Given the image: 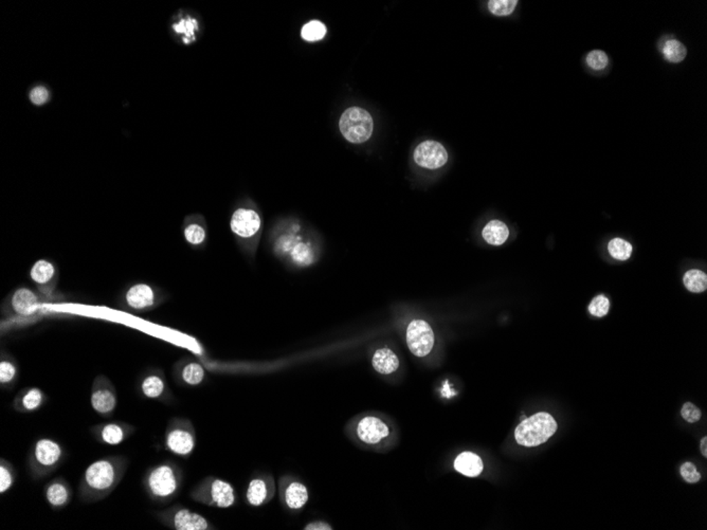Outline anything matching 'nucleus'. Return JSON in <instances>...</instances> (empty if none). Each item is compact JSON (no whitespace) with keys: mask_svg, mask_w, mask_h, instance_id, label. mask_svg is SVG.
<instances>
[{"mask_svg":"<svg viewBox=\"0 0 707 530\" xmlns=\"http://www.w3.org/2000/svg\"><path fill=\"white\" fill-rule=\"evenodd\" d=\"M129 459L124 457H104L88 466L78 485V499L83 503H97L112 495L124 478Z\"/></svg>","mask_w":707,"mask_h":530,"instance_id":"1","label":"nucleus"},{"mask_svg":"<svg viewBox=\"0 0 707 530\" xmlns=\"http://www.w3.org/2000/svg\"><path fill=\"white\" fill-rule=\"evenodd\" d=\"M63 296H44L38 290L19 287L1 303V330L15 328L38 321L44 315L42 305L59 302Z\"/></svg>","mask_w":707,"mask_h":530,"instance_id":"2","label":"nucleus"},{"mask_svg":"<svg viewBox=\"0 0 707 530\" xmlns=\"http://www.w3.org/2000/svg\"><path fill=\"white\" fill-rule=\"evenodd\" d=\"M184 474L173 462H163L146 471L143 487L148 498L159 504L175 499L182 489Z\"/></svg>","mask_w":707,"mask_h":530,"instance_id":"3","label":"nucleus"},{"mask_svg":"<svg viewBox=\"0 0 707 530\" xmlns=\"http://www.w3.org/2000/svg\"><path fill=\"white\" fill-rule=\"evenodd\" d=\"M65 459V450L51 438H40L32 447L28 457V469L34 480L46 478L54 472Z\"/></svg>","mask_w":707,"mask_h":530,"instance_id":"4","label":"nucleus"},{"mask_svg":"<svg viewBox=\"0 0 707 530\" xmlns=\"http://www.w3.org/2000/svg\"><path fill=\"white\" fill-rule=\"evenodd\" d=\"M190 498L196 503L220 510H227L237 504L234 487L216 476L203 478L190 491Z\"/></svg>","mask_w":707,"mask_h":530,"instance_id":"5","label":"nucleus"},{"mask_svg":"<svg viewBox=\"0 0 707 530\" xmlns=\"http://www.w3.org/2000/svg\"><path fill=\"white\" fill-rule=\"evenodd\" d=\"M557 423L551 414L537 413L524 419L515 431V438L520 446L538 447L545 444L557 431Z\"/></svg>","mask_w":707,"mask_h":530,"instance_id":"6","label":"nucleus"},{"mask_svg":"<svg viewBox=\"0 0 707 530\" xmlns=\"http://www.w3.org/2000/svg\"><path fill=\"white\" fill-rule=\"evenodd\" d=\"M165 447L172 454L189 457L196 447V431L188 418H172L165 433Z\"/></svg>","mask_w":707,"mask_h":530,"instance_id":"7","label":"nucleus"},{"mask_svg":"<svg viewBox=\"0 0 707 530\" xmlns=\"http://www.w3.org/2000/svg\"><path fill=\"white\" fill-rule=\"evenodd\" d=\"M161 292L154 286L146 283H135L123 291L120 306L127 313H145L153 311L162 303Z\"/></svg>","mask_w":707,"mask_h":530,"instance_id":"8","label":"nucleus"},{"mask_svg":"<svg viewBox=\"0 0 707 530\" xmlns=\"http://www.w3.org/2000/svg\"><path fill=\"white\" fill-rule=\"evenodd\" d=\"M161 524L174 530H213L207 518L182 505H174L155 514Z\"/></svg>","mask_w":707,"mask_h":530,"instance_id":"9","label":"nucleus"},{"mask_svg":"<svg viewBox=\"0 0 707 530\" xmlns=\"http://www.w3.org/2000/svg\"><path fill=\"white\" fill-rule=\"evenodd\" d=\"M339 127L347 141L360 144L371 138L374 128L373 119L367 110L351 107L343 112Z\"/></svg>","mask_w":707,"mask_h":530,"instance_id":"10","label":"nucleus"},{"mask_svg":"<svg viewBox=\"0 0 707 530\" xmlns=\"http://www.w3.org/2000/svg\"><path fill=\"white\" fill-rule=\"evenodd\" d=\"M278 493L284 510L292 514L300 512L309 503V493L307 485L290 474H285L279 478Z\"/></svg>","mask_w":707,"mask_h":530,"instance_id":"11","label":"nucleus"},{"mask_svg":"<svg viewBox=\"0 0 707 530\" xmlns=\"http://www.w3.org/2000/svg\"><path fill=\"white\" fill-rule=\"evenodd\" d=\"M353 430L355 438L359 442L369 447L380 446L391 436L388 423L374 415H365L359 418Z\"/></svg>","mask_w":707,"mask_h":530,"instance_id":"12","label":"nucleus"},{"mask_svg":"<svg viewBox=\"0 0 707 530\" xmlns=\"http://www.w3.org/2000/svg\"><path fill=\"white\" fill-rule=\"evenodd\" d=\"M90 404L95 413L104 417L112 416L118 406L116 387L104 375H99L93 380Z\"/></svg>","mask_w":707,"mask_h":530,"instance_id":"13","label":"nucleus"},{"mask_svg":"<svg viewBox=\"0 0 707 530\" xmlns=\"http://www.w3.org/2000/svg\"><path fill=\"white\" fill-rule=\"evenodd\" d=\"M29 277L35 285L36 290L44 296H57V288L59 281V271L51 260L42 258L36 260L29 271Z\"/></svg>","mask_w":707,"mask_h":530,"instance_id":"14","label":"nucleus"},{"mask_svg":"<svg viewBox=\"0 0 707 530\" xmlns=\"http://www.w3.org/2000/svg\"><path fill=\"white\" fill-rule=\"evenodd\" d=\"M434 332L424 320H413L408 325L407 344L410 351L418 358H424L434 347Z\"/></svg>","mask_w":707,"mask_h":530,"instance_id":"15","label":"nucleus"},{"mask_svg":"<svg viewBox=\"0 0 707 530\" xmlns=\"http://www.w3.org/2000/svg\"><path fill=\"white\" fill-rule=\"evenodd\" d=\"M277 491V483L273 474H260L248 483L246 502L250 507H262L273 501Z\"/></svg>","mask_w":707,"mask_h":530,"instance_id":"16","label":"nucleus"},{"mask_svg":"<svg viewBox=\"0 0 707 530\" xmlns=\"http://www.w3.org/2000/svg\"><path fill=\"white\" fill-rule=\"evenodd\" d=\"M413 158L416 164L424 169H437L447 163L448 152L439 142L427 140L415 148Z\"/></svg>","mask_w":707,"mask_h":530,"instance_id":"17","label":"nucleus"},{"mask_svg":"<svg viewBox=\"0 0 707 530\" xmlns=\"http://www.w3.org/2000/svg\"><path fill=\"white\" fill-rule=\"evenodd\" d=\"M135 432L133 426L121 421L100 423L91 428L93 438L103 445L118 446L124 442Z\"/></svg>","mask_w":707,"mask_h":530,"instance_id":"18","label":"nucleus"},{"mask_svg":"<svg viewBox=\"0 0 707 530\" xmlns=\"http://www.w3.org/2000/svg\"><path fill=\"white\" fill-rule=\"evenodd\" d=\"M230 226L237 236L244 239H251L260 230V215L254 210L241 207L233 213Z\"/></svg>","mask_w":707,"mask_h":530,"instance_id":"19","label":"nucleus"},{"mask_svg":"<svg viewBox=\"0 0 707 530\" xmlns=\"http://www.w3.org/2000/svg\"><path fill=\"white\" fill-rule=\"evenodd\" d=\"M140 391L148 399L169 402L171 398V392L160 371H153L144 375L140 381Z\"/></svg>","mask_w":707,"mask_h":530,"instance_id":"20","label":"nucleus"},{"mask_svg":"<svg viewBox=\"0 0 707 530\" xmlns=\"http://www.w3.org/2000/svg\"><path fill=\"white\" fill-rule=\"evenodd\" d=\"M44 498L53 510H61L71 501L72 491L70 485L65 478H54L44 487Z\"/></svg>","mask_w":707,"mask_h":530,"instance_id":"21","label":"nucleus"},{"mask_svg":"<svg viewBox=\"0 0 707 530\" xmlns=\"http://www.w3.org/2000/svg\"><path fill=\"white\" fill-rule=\"evenodd\" d=\"M47 397L44 391L38 387H28L19 392L18 395L13 400V408L20 413H32L40 410Z\"/></svg>","mask_w":707,"mask_h":530,"instance_id":"22","label":"nucleus"},{"mask_svg":"<svg viewBox=\"0 0 707 530\" xmlns=\"http://www.w3.org/2000/svg\"><path fill=\"white\" fill-rule=\"evenodd\" d=\"M372 366L378 374L388 376L398 370L399 359L394 351L384 347L374 353L372 357Z\"/></svg>","mask_w":707,"mask_h":530,"instance_id":"23","label":"nucleus"},{"mask_svg":"<svg viewBox=\"0 0 707 530\" xmlns=\"http://www.w3.org/2000/svg\"><path fill=\"white\" fill-rule=\"evenodd\" d=\"M456 471L468 478H475L483 471V462L481 457L473 452H463L454 461Z\"/></svg>","mask_w":707,"mask_h":530,"instance_id":"24","label":"nucleus"},{"mask_svg":"<svg viewBox=\"0 0 707 530\" xmlns=\"http://www.w3.org/2000/svg\"><path fill=\"white\" fill-rule=\"evenodd\" d=\"M177 376L180 379V383H184V385H189V387H197L205 381V368L198 362L190 360V361L184 362L179 366Z\"/></svg>","mask_w":707,"mask_h":530,"instance_id":"25","label":"nucleus"},{"mask_svg":"<svg viewBox=\"0 0 707 530\" xmlns=\"http://www.w3.org/2000/svg\"><path fill=\"white\" fill-rule=\"evenodd\" d=\"M18 378V364L10 354L2 351L0 357V385L2 389H10Z\"/></svg>","mask_w":707,"mask_h":530,"instance_id":"26","label":"nucleus"},{"mask_svg":"<svg viewBox=\"0 0 707 530\" xmlns=\"http://www.w3.org/2000/svg\"><path fill=\"white\" fill-rule=\"evenodd\" d=\"M482 235L489 245L501 246L509 239V230L500 220H492L484 227Z\"/></svg>","mask_w":707,"mask_h":530,"instance_id":"27","label":"nucleus"},{"mask_svg":"<svg viewBox=\"0 0 707 530\" xmlns=\"http://www.w3.org/2000/svg\"><path fill=\"white\" fill-rule=\"evenodd\" d=\"M292 262L300 267L311 266L315 262V253L309 243L299 241L290 253Z\"/></svg>","mask_w":707,"mask_h":530,"instance_id":"28","label":"nucleus"},{"mask_svg":"<svg viewBox=\"0 0 707 530\" xmlns=\"http://www.w3.org/2000/svg\"><path fill=\"white\" fill-rule=\"evenodd\" d=\"M685 287L691 292L700 294L706 291L707 288V277L706 273L700 270H691L685 273L683 277Z\"/></svg>","mask_w":707,"mask_h":530,"instance_id":"29","label":"nucleus"},{"mask_svg":"<svg viewBox=\"0 0 707 530\" xmlns=\"http://www.w3.org/2000/svg\"><path fill=\"white\" fill-rule=\"evenodd\" d=\"M16 481V471L12 464L4 459H0V493H8Z\"/></svg>","mask_w":707,"mask_h":530,"instance_id":"30","label":"nucleus"},{"mask_svg":"<svg viewBox=\"0 0 707 530\" xmlns=\"http://www.w3.org/2000/svg\"><path fill=\"white\" fill-rule=\"evenodd\" d=\"M687 50L682 42L677 40H670L663 47L664 57L672 63H680L687 57Z\"/></svg>","mask_w":707,"mask_h":530,"instance_id":"31","label":"nucleus"},{"mask_svg":"<svg viewBox=\"0 0 707 530\" xmlns=\"http://www.w3.org/2000/svg\"><path fill=\"white\" fill-rule=\"evenodd\" d=\"M609 253L615 260H626L632 253V246L622 239H614L609 243Z\"/></svg>","mask_w":707,"mask_h":530,"instance_id":"32","label":"nucleus"},{"mask_svg":"<svg viewBox=\"0 0 707 530\" xmlns=\"http://www.w3.org/2000/svg\"><path fill=\"white\" fill-rule=\"evenodd\" d=\"M326 27L319 20H311L303 27L302 37L307 42H317L326 36Z\"/></svg>","mask_w":707,"mask_h":530,"instance_id":"33","label":"nucleus"},{"mask_svg":"<svg viewBox=\"0 0 707 530\" xmlns=\"http://www.w3.org/2000/svg\"><path fill=\"white\" fill-rule=\"evenodd\" d=\"M517 4V0H490L488 8L497 16H506L515 11Z\"/></svg>","mask_w":707,"mask_h":530,"instance_id":"34","label":"nucleus"},{"mask_svg":"<svg viewBox=\"0 0 707 530\" xmlns=\"http://www.w3.org/2000/svg\"><path fill=\"white\" fill-rule=\"evenodd\" d=\"M184 239L192 246H201L206 241V230L198 224H190L184 229Z\"/></svg>","mask_w":707,"mask_h":530,"instance_id":"35","label":"nucleus"},{"mask_svg":"<svg viewBox=\"0 0 707 530\" xmlns=\"http://www.w3.org/2000/svg\"><path fill=\"white\" fill-rule=\"evenodd\" d=\"M609 309H610V302L604 296H598L594 298L589 306L590 313L598 318H602L608 315Z\"/></svg>","mask_w":707,"mask_h":530,"instance_id":"36","label":"nucleus"},{"mask_svg":"<svg viewBox=\"0 0 707 530\" xmlns=\"http://www.w3.org/2000/svg\"><path fill=\"white\" fill-rule=\"evenodd\" d=\"M609 59L606 53L602 50H594L588 54L587 64L594 70H602L608 66Z\"/></svg>","mask_w":707,"mask_h":530,"instance_id":"37","label":"nucleus"},{"mask_svg":"<svg viewBox=\"0 0 707 530\" xmlns=\"http://www.w3.org/2000/svg\"><path fill=\"white\" fill-rule=\"evenodd\" d=\"M680 472L683 480L685 482L689 483V484H695V483H698L701 480V474L698 472L697 467L693 463H689V462L681 466Z\"/></svg>","mask_w":707,"mask_h":530,"instance_id":"38","label":"nucleus"},{"mask_svg":"<svg viewBox=\"0 0 707 530\" xmlns=\"http://www.w3.org/2000/svg\"><path fill=\"white\" fill-rule=\"evenodd\" d=\"M298 239L296 236H292V235H285V236H282L279 241L275 243V251L280 255H285V254H290L292 251V248L298 243Z\"/></svg>","mask_w":707,"mask_h":530,"instance_id":"39","label":"nucleus"},{"mask_svg":"<svg viewBox=\"0 0 707 530\" xmlns=\"http://www.w3.org/2000/svg\"><path fill=\"white\" fill-rule=\"evenodd\" d=\"M681 415H682L684 421H687L689 423H695L701 419V411L695 406V404H691V402H687V404L683 406L682 410H681Z\"/></svg>","mask_w":707,"mask_h":530,"instance_id":"40","label":"nucleus"},{"mask_svg":"<svg viewBox=\"0 0 707 530\" xmlns=\"http://www.w3.org/2000/svg\"><path fill=\"white\" fill-rule=\"evenodd\" d=\"M49 93L44 87H36L30 93V100L36 105H42L48 100Z\"/></svg>","mask_w":707,"mask_h":530,"instance_id":"41","label":"nucleus"},{"mask_svg":"<svg viewBox=\"0 0 707 530\" xmlns=\"http://www.w3.org/2000/svg\"><path fill=\"white\" fill-rule=\"evenodd\" d=\"M197 27L196 21L194 19H189L186 21H182L179 25H174L176 31L179 33H186L188 36H192L193 30ZM194 35V34H193Z\"/></svg>","mask_w":707,"mask_h":530,"instance_id":"42","label":"nucleus"},{"mask_svg":"<svg viewBox=\"0 0 707 530\" xmlns=\"http://www.w3.org/2000/svg\"><path fill=\"white\" fill-rule=\"evenodd\" d=\"M333 527L331 526L328 523L323 522V521H315V522L309 523V524L305 525L303 527V530H332Z\"/></svg>","mask_w":707,"mask_h":530,"instance_id":"43","label":"nucleus"},{"mask_svg":"<svg viewBox=\"0 0 707 530\" xmlns=\"http://www.w3.org/2000/svg\"><path fill=\"white\" fill-rule=\"evenodd\" d=\"M700 449H701L702 454L704 457H707V438H704L701 440V444H700Z\"/></svg>","mask_w":707,"mask_h":530,"instance_id":"44","label":"nucleus"}]
</instances>
